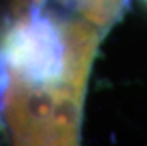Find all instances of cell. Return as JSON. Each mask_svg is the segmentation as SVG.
<instances>
[{
  "label": "cell",
  "instance_id": "1",
  "mask_svg": "<svg viewBox=\"0 0 147 146\" xmlns=\"http://www.w3.org/2000/svg\"><path fill=\"white\" fill-rule=\"evenodd\" d=\"M43 6L31 7L12 25L3 37L0 54L11 75L20 81L39 87L70 84L85 90L86 84L71 75L63 21L45 14Z\"/></svg>",
  "mask_w": 147,
  "mask_h": 146
},
{
  "label": "cell",
  "instance_id": "2",
  "mask_svg": "<svg viewBox=\"0 0 147 146\" xmlns=\"http://www.w3.org/2000/svg\"><path fill=\"white\" fill-rule=\"evenodd\" d=\"M144 3H146V5H147V0H144Z\"/></svg>",
  "mask_w": 147,
  "mask_h": 146
}]
</instances>
